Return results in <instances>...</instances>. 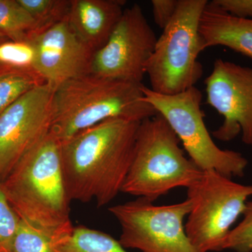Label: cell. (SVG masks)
Wrapping results in <instances>:
<instances>
[{"mask_svg":"<svg viewBox=\"0 0 252 252\" xmlns=\"http://www.w3.org/2000/svg\"><path fill=\"white\" fill-rule=\"evenodd\" d=\"M179 0H152L154 21L163 30L173 18Z\"/></svg>","mask_w":252,"mask_h":252,"instance_id":"cell-23","label":"cell"},{"mask_svg":"<svg viewBox=\"0 0 252 252\" xmlns=\"http://www.w3.org/2000/svg\"><path fill=\"white\" fill-rule=\"evenodd\" d=\"M147 199L109 207L120 224L119 243L141 252H199L192 245L184 221L190 211V200L156 205Z\"/></svg>","mask_w":252,"mask_h":252,"instance_id":"cell-8","label":"cell"},{"mask_svg":"<svg viewBox=\"0 0 252 252\" xmlns=\"http://www.w3.org/2000/svg\"><path fill=\"white\" fill-rule=\"evenodd\" d=\"M252 196V185L236 183L215 170L203 171L187 195L191 207L185 229L195 248L199 252L222 251L232 225Z\"/></svg>","mask_w":252,"mask_h":252,"instance_id":"cell-7","label":"cell"},{"mask_svg":"<svg viewBox=\"0 0 252 252\" xmlns=\"http://www.w3.org/2000/svg\"><path fill=\"white\" fill-rule=\"evenodd\" d=\"M212 1L232 16L252 19V0H214Z\"/></svg>","mask_w":252,"mask_h":252,"instance_id":"cell-24","label":"cell"},{"mask_svg":"<svg viewBox=\"0 0 252 252\" xmlns=\"http://www.w3.org/2000/svg\"><path fill=\"white\" fill-rule=\"evenodd\" d=\"M205 84L207 104L223 118L212 135L229 142L241 134L243 143L252 146V68L217 59Z\"/></svg>","mask_w":252,"mask_h":252,"instance_id":"cell-11","label":"cell"},{"mask_svg":"<svg viewBox=\"0 0 252 252\" xmlns=\"http://www.w3.org/2000/svg\"><path fill=\"white\" fill-rule=\"evenodd\" d=\"M243 220L232 228L222 245L223 250L252 252V201H248Z\"/></svg>","mask_w":252,"mask_h":252,"instance_id":"cell-21","label":"cell"},{"mask_svg":"<svg viewBox=\"0 0 252 252\" xmlns=\"http://www.w3.org/2000/svg\"><path fill=\"white\" fill-rule=\"evenodd\" d=\"M73 227L54 232L21 220L13 243V252H54L59 239Z\"/></svg>","mask_w":252,"mask_h":252,"instance_id":"cell-18","label":"cell"},{"mask_svg":"<svg viewBox=\"0 0 252 252\" xmlns=\"http://www.w3.org/2000/svg\"><path fill=\"white\" fill-rule=\"evenodd\" d=\"M46 84L42 77L26 74L0 76V114L36 86Z\"/></svg>","mask_w":252,"mask_h":252,"instance_id":"cell-20","label":"cell"},{"mask_svg":"<svg viewBox=\"0 0 252 252\" xmlns=\"http://www.w3.org/2000/svg\"><path fill=\"white\" fill-rule=\"evenodd\" d=\"M37 26L36 34L67 19L71 0H18Z\"/></svg>","mask_w":252,"mask_h":252,"instance_id":"cell-19","label":"cell"},{"mask_svg":"<svg viewBox=\"0 0 252 252\" xmlns=\"http://www.w3.org/2000/svg\"><path fill=\"white\" fill-rule=\"evenodd\" d=\"M125 4L122 0H71L67 22L94 54L107 43Z\"/></svg>","mask_w":252,"mask_h":252,"instance_id":"cell-13","label":"cell"},{"mask_svg":"<svg viewBox=\"0 0 252 252\" xmlns=\"http://www.w3.org/2000/svg\"><path fill=\"white\" fill-rule=\"evenodd\" d=\"M8 74H26L42 77L37 69L33 36L23 40L8 39L0 43V76Z\"/></svg>","mask_w":252,"mask_h":252,"instance_id":"cell-16","label":"cell"},{"mask_svg":"<svg viewBox=\"0 0 252 252\" xmlns=\"http://www.w3.org/2000/svg\"><path fill=\"white\" fill-rule=\"evenodd\" d=\"M61 149L62 142L50 130L0 183L21 220L54 232L73 227Z\"/></svg>","mask_w":252,"mask_h":252,"instance_id":"cell-2","label":"cell"},{"mask_svg":"<svg viewBox=\"0 0 252 252\" xmlns=\"http://www.w3.org/2000/svg\"><path fill=\"white\" fill-rule=\"evenodd\" d=\"M20 220L0 187V252H13V243Z\"/></svg>","mask_w":252,"mask_h":252,"instance_id":"cell-22","label":"cell"},{"mask_svg":"<svg viewBox=\"0 0 252 252\" xmlns=\"http://www.w3.org/2000/svg\"><path fill=\"white\" fill-rule=\"evenodd\" d=\"M6 39H8L7 38L5 37L3 34H1V33H0V43L2 42V41H4V40H6Z\"/></svg>","mask_w":252,"mask_h":252,"instance_id":"cell-25","label":"cell"},{"mask_svg":"<svg viewBox=\"0 0 252 252\" xmlns=\"http://www.w3.org/2000/svg\"><path fill=\"white\" fill-rule=\"evenodd\" d=\"M37 32L36 22L18 0H0V33L11 40L31 38Z\"/></svg>","mask_w":252,"mask_h":252,"instance_id":"cell-17","label":"cell"},{"mask_svg":"<svg viewBox=\"0 0 252 252\" xmlns=\"http://www.w3.org/2000/svg\"><path fill=\"white\" fill-rule=\"evenodd\" d=\"M207 0H179L146 67L152 91L172 95L195 86L203 74L198 56L205 50L200 22Z\"/></svg>","mask_w":252,"mask_h":252,"instance_id":"cell-5","label":"cell"},{"mask_svg":"<svg viewBox=\"0 0 252 252\" xmlns=\"http://www.w3.org/2000/svg\"><path fill=\"white\" fill-rule=\"evenodd\" d=\"M180 143L160 114L142 121L122 193L154 202L173 189L196 183L203 171L185 157Z\"/></svg>","mask_w":252,"mask_h":252,"instance_id":"cell-4","label":"cell"},{"mask_svg":"<svg viewBox=\"0 0 252 252\" xmlns=\"http://www.w3.org/2000/svg\"><path fill=\"white\" fill-rule=\"evenodd\" d=\"M200 33L205 49L225 46L252 59V19L232 16L208 1L200 18Z\"/></svg>","mask_w":252,"mask_h":252,"instance_id":"cell-14","label":"cell"},{"mask_svg":"<svg viewBox=\"0 0 252 252\" xmlns=\"http://www.w3.org/2000/svg\"><path fill=\"white\" fill-rule=\"evenodd\" d=\"M157 39L140 5L126 8L107 43L94 53L91 74L142 84Z\"/></svg>","mask_w":252,"mask_h":252,"instance_id":"cell-9","label":"cell"},{"mask_svg":"<svg viewBox=\"0 0 252 252\" xmlns=\"http://www.w3.org/2000/svg\"><path fill=\"white\" fill-rule=\"evenodd\" d=\"M54 252H128L107 233L84 225L73 227L63 235L55 246Z\"/></svg>","mask_w":252,"mask_h":252,"instance_id":"cell-15","label":"cell"},{"mask_svg":"<svg viewBox=\"0 0 252 252\" xmlns=\"http://www.w3.org/2000/svg\"><path fill=\"white\" fill-rule=\"evenodd\" d=\"M141 122L109 119L62 142L63 175L70 201H94L102 207L122 192Z\"/></svg>","mask_w":252,"mask_h":252,"instance_id":"cell-1","label":"cell"},{"mask_svg":"<svg viewBox=\"0 0 252 252\" xmlns=\"http://www.w3.org/2000/svg\"><path fill=\"white\" fill-rule=\"evenodd\" d=\"M54 89L38 86L0 114V183L51 130Z\"/></svg>","mask_w":252,"mask_h":252,"instance_id":"cell-10","label":"cell"},{"mask_svg":"<svg viewBox=\"0 0 252 252\" xmlns=\"http://www.w3.org/2000/svg\"><path fill=\"white\" fill-rule=\"evenodd\" d=\"M142 84L86 74L55 89L51 130L61 142L112 119L142 122L157 115L144 102Z\"/></svg>","mask_w":252,"mask_h":252,"instance_id":"cell-3","label":"cell"},{"mask_svg":"<svg viewBox=\"0 0 252 252\" xmlns=\"http://www.w3.org/2000/svg\"><path fill=\"white\" fill-rule=\"evenodd\" d=\"M142 91L144 102L165 119L200 170H215L230 179L243 177L248 159L238 152L220 148L207 130L201 108V91L193 86L181 94L167 95L144 85Z\"/></svg>","mask_w":252,"mask_h":252,"instance_id":"cell-6","label":"cell"},{"mask_svg":"<svg viewBox=\"0 0 252 252\" xmlns=\"http://www.w3.org/2000/svg\"><path fill=\"white\" fill-rule=\"evenodd\" d=\"M36 64L41 77L53 89L90 74L94 53L78 37L64 20L33 35Z\"/></svg>","mask_w":252,"mask_h":252,"instance_id":"cell-12","label":"cell"}]
</instances>
